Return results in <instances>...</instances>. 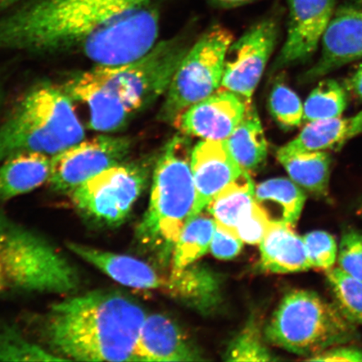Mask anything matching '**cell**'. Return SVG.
Segmentation results:
<instances>
[{
  "label": "cell",
  "mask_w": 362,
  "mask_h": 362,
  "mask_svg": "<svg viewBox=\"0 0 362 362\" xmlns=\"http://www.w3.org/2000/svg\"><path fill=\"white\" fill-rule=\"evenodd\" d=\"M318 62L307 71L302 81L311 83L339 67L362 60V6L350 4L339 8L322 40Z\"/></svg>",
  "instance_id": "obj_14"
},
{
  "label": "cell",
  "mask_w": 362,
  "mask_h": 362,
  "mask_svg": "<svg viewBox=\"0 0 362 362\" xmlns=\"http://www.w3.org/2000/svg\"><path fill=\"white\" fill-rule=\"evenodd\" d=\"M347 103L346 90L337 80L320 81L306 99L303 121L310 123L341 117Z\"/></svg>",
  "instance_id": "obj_27"
},
{
  "label": "cell",
  "mask_w": 362,
  "mask_h": 362,
  "mask_svg": "<svg viewBox=\"0 0 362 362\" xmlns=\"http://www.w3.org/2000/svg\"><path fill=\"white\" fill-rule=\"evenodd\" d=\"M361 210H362V207H361Z\"/></svg>",
  "instance_id": "obj_41"
},
{
  "label": "cell",
  "mask_w": 362,
  "mask_h": 362,
  "mask_svg": "<svg viewBox=\"0 0 362 362\" xmlns=\"http://www.w3.org/2000/svg\"><path fill=\"white\" fill-rule=\"evenodd\" d=\"M216 221L201 214L185 225L173 250V268L183 269L194 264L210 250Z\"/></svg>",
  "instance_id": "obj_26"
},
{
  "label": "cell",
  "mask_w": 362,
  "mask_h": 362,
  "mask_svg": "<svg viewBox=\"0 0 362 362\" xmlns=\"http://www.w3.org/2000/svg\"><path fill=\"white\" fill-rule=\"evenodd\" d=\"M265 337L274 345L309 359L355 341L358 332L336 303L314 291L298 289L280 302L265 329Z\"/></svg>",
  "instance_id": "obj_7"
},
{
  "label": "cell",
  "mask_w": 362,
  "mask_h": 362,
  "mask_svg": "<svg viewBox=\"0 0 362 362\" xmlns=\"http://www.w3.org/2000/svg\"><path fill=\"white\" fill-rule=\"evenodd\" d=\"M277 158L294 183L315 196H327L332 164L327 151H291L281 147Z\"/></svg>",
  "instance_id": "obj_21"
},
{
  "label": "cell",
  "mask_w": 362,
  "mask_h": 362,
  "mask_svg": "<svg viewBox=\"0 0 362 362\" xmlns=\"http://www.w3.org/2000/svg\"><path fill=\"white\" fill-rule=\"evenodd\" d=\"M132 140L125 136L101 134L63 149L52 156L48 183L54 192L69 194L81 184L127 160Z\"/></svg>",
  "instance_id": "obj_10"
},
{
  "label": "cell",
  "mask_w": 362,
  "mask_h": 362,
  "mask_svg": "<svg viewBox=\"0 0 362 362\" xmlns=\"http://www.w3.org/2000/svg\"><path fill=\"white\" fill-rule=\"evenodd\" d=\"M158 0H21L0 13V52L76 55L93 65L137 60L157 44Z\"/></svg>",
  "instance_id": "obj_1"
},
{
  "label": "cell",
  "mask_w": 362,
  "mask_h": 362,
  "mask_svg": "<svg viewBox=\"0 0 362 362\" xmlns=\"http://www.w3.org/2000/svg\"><path fill=\"white\" fill-rule=\"evenodd\" d=\"M66 246L80 259L124 286L166 291L169 274L158 273L146 262L75 242L67 243Z\"/></svg>",
  "instance_id": "obj_16"
},
{
  "label": "cell",
  "mask_w": 362,
  "mask_h": 362,
  "mask_svg": "<svg viewBox=\"0 0 362 362\" xmlns=\"http://www.w3.org/2000/svg\"><path fill=\"white\" fill-rule=\"evenodd\" d=\"M293 226L270 221L260 242L262 269L274 274H291L312 267L304 239Z\"/></svg>",
  "instance_id": "obj_18"
},
{
  "label": "cell",
  "mask_w": 362,
  "mask_h": 362,
  "mask_svg": "<svg viewBox=\"0 0 362 362\" xmlns=\"http://www.w3.org/2000/svg\"><path fill=\"white\" fill-rule=\"evenodd\" d=\"M85 136L74 101L61 85L37 83L18 99L0 123V164L21 153L53 156Z\"/></svg>",
  "instance_id": "obj_4"
},
{
  "label": "cell",
  "mask_w": 362,
  "mask_h": 362,
  "mask_svg": "<svg viewBox=\"0 0 362 362\" xmlns=\"http://www.w3.org/2000/svg\"><path fill=\"white\" fill-rule=\"evenodd\" d=\"M346 83V89L362 100V62L351 72Z\"/></svg>",
  "instance_id": "obj_37"
},
{
  "label": "cell",
  "mask_w": 362,
  "mask_h": 362,
  "mask_svg": "<svg viewBox=\"0 0 362 362\" xmlns=\"http://www.w3.org/2000/svg\"><path fill=\"white\" fill-rule=\"evenodd\" d=\"M225 357L228 361H276L262 339L260 329L255 321L248 323L230 343Z\"/></svg>",
  "instance_id": "obj_30"
},
{
  "label": "cell",
  "mask_w": 362,
  "mask_h": 362,
  "mask_svg": "<svg viewBox=\"0 0 362 362\" xmlns=\"http://www.w3.org/2000/svg\"><path fill=\"white\" fill-rule=\"evenodd\" d=\"M21 1V0H0V13L8 10V8L15 6L16 4Z\"/></svg>",
  "instance_id": "obj_39"
},
{
  "label": "cell",
  "mask_w": 362,
  "mask_h": 362,
  "mask_svg": "<svg viewBox=\"0 0 362 362\" xmlns=\"http://www.w3.org/2000/svg\"><path fill=\"white\" fill-rule=\"evenodd\" d=\"M310 361L362 362V350L356 346L339 345L307 359Z\"/></svg>",
  "instance_id": "obj_36"
},
{
  "label": "cell",
  "mask_w": 362,
  "mask_h": 362,
  "mask_svg": "<svg viewBox=\"0 0 362 362\" xmlns=\"http://www.w3.org/2000/svg\"><path fill=\"white\" fill-rule=\"evenodd\" d=\"M269 102L271 115L284 128L301 125L304 105L298 95L288 86L283 83L274 86Z\"/></svg>",
  "instance_id": "obj_31"
},
{
  "label": "cell",
  "mask_w": 362,
  "mask_h": 362,
  "mask_svg": "<svg viewBox=\"0 0 362 362\" xmlns=\"http://www.w3.org/2000/svg\"><path fill=\"white\" fill-rule=\"evenodd\" d=\"M189 49L180 39L165 40L137 60L74 72L61 87L87 107L90 129L116 133L167 93Z\"/></svg>",
  "instance_id": "obj_2"
},
{
  "label": "cell",
  "mask_w": 362,
  "mask_h": 362,
  "mask_svg": "<svg viewBox=\"0 0 362 362\" xmlns=\"http://www.w3.org/2000/svg\"><path fill=\"white\" fill-rule=\"evenodd\" d=\"M191 139L174 136L165 144L153 170L151 200L137 228V238L148 247L169 255L174 250L196 203Z\"/></svg>",
  "instance_id": "obj_6"
},
{
  "label": "cell",
  "mask_w": 362,
  "mask_h": 362,
  "mask_svg": "<svg viewBox=\"0 0 362 362\" xmlns=\"http://www.w3.org/2000/svg\"><path fill=\"white\" fill-rule=\"evenodd\" d=\"M361 134L362 111L351 117L310 122L283 147L291 151H336Z\"/></svg>",
  "instance_id": "obj_20"
},
{
  "label": "cell",
  "mask_w": 362,
  "mask_h": 362,
  "mask_svg": "<svg viewBox=\"0 0 362 362\" xmlns=\"http://www.w3.org/2000/svg\"><path fill=\"white\" fill-rule=\"evenodd\" d=\"M62 361L47 347L35 343L13 327L0 328V361Z\"/></svg>",
  "instance_id": "obj_29"
},
{
  "label": "cell",
  "mask_w": 362,
  "mask_h": 362,
  "mask_svg": "<svg viewBox=\"0 0 362 362\" xmlns=\"http://www.w3.org/2000/svg\"><path fill=\"white\" fill-rule=\"evenodd\" d=\"M312 267L328 270L333 268L338 257L336 239L325 230H314L303 237Z\"/></svg>",
  "instance_id": "obj_32"
},
{
  "label": "cell",
  "mask_w": 362,
  "mask_h": 362,
  "mask_svg": "<svg viewBox=\"0 0 362 362\" xmlns=\"http://www.w3.org/2000/svg\"><path fill=\"white\" fill-rule=\"evenodd\" d=\"M146 311L119 292L97 291L54 304L40 333L62 361H135Z\"/></svg>",
  "instance_id": "obj_3"
},
{
  "label": "cell",
  "mask_w": 362,
  "mask_h": 362,
  "mask_svg": "<svg viewBox=\"0 0 362 362\" xmlns=\"http://www.w3.org/2000/svg\"><path fill=\"white\" fill-rule=\"evenodd\" d=\"M78 268L60 249L0 212V298L22 293H72Z\"/></svg>",
  "instance_id": "obj_5"
},
{
  "label": "cell",
  "mask_w": 362,
  "mask_h": 362,
  "mask_svg": "<svg viewBox=\"0 0 362 362\" xmlns=\"http://www.w3.org/2000/svg\"><path fill=\"white\" fill-rule=\"evenodd\" d=\"M52 156L40 153H21L0 164V203L35 191L47 183Z\"/></svg>",
  "instance_id": "obj_19"
},
{
  "label": "cell",
  "mask_w": 362,
  "mask_h": 362,
  "mask_svg": "<svg viewBox=\"0 0 362 362\" xmlns=\"http://www.w3.org/2000/svg\"><path fill=\"white\" fill-rule=\"evenodd\" d=\"M270 218L256 201L239 220L236 233L243 243L259 244L264 238Z\"/></svg>",
  "instance_id": "obj_34"
},
{
  "label": "cell",
  "mask_w": 362,
  "mask_h": 362,
  "mask_svg": "<svg viewBox=\"0 0 362 362\" xmlns=\"http://www.w3.org/2000/svg\"><path fill=\"white\" fill-rule=\"evenodd\" d=\"M148 175L147 165L126 160L93 176L68 194L85 218L115 228L129 215L146 187Z\"/></svg>",
  "instance_id": "obj_9"
},
{
  "label": "cell",
  "mask_w": 362,
  "mask_h": 362,
  "mask_svg": "<svg viewBox=\"0 0 362 362\" xmlns=\"http://www.w3.org/2000/svg\"><path fill=\"white\" fill-rule=\"evenodd\" d=\"M6 89H4V86L1 83H0V110H1L4 101H6Z\"/></svg>",
  "instance_id": "obj_40"
},
{
  "label": "cell",
  "mask_w": 362,
  "mask_h": 362,
  "mask_svg": "<svg viewBox=\"0 0 362 362\" xmlns=\"http://www.w3.org/2000/svg\"><path fill=\"white\" fill-rule=\"evenodd\" d=\"M255 201V185L248 172L243 171L238 179L221 189L206 208L217 225L237 235L239 220Z\"/></svg>",
  "instance_id": "obj_24"
},
{
  "label": "cell",
  "mask_w": 362,
  "mask_h": 362,
  "mask_svg": "<svg viewBox=\"0 0 362 362\" xmlns=\"http://www.w3.org/2000/svg\"><path fill=\"white\" fill-rule=\"evenodd\" d=\"M230 153L244 171L259 169L268 156V144L259 113L248 104L241 121L228 139Z\"/></svg>",
  "instance_id": "obj_23"
},
{
  "label": "cell",
  "mask_w": 362,
  "mask_h": 362,
  "mask_svg": "<svg viewBox=\"0 0 362 362\" xmlns=\"http://www.w3.org/2000/svg\"><path fill=\"white\" fill-rule=\"evenodd\" d=\"M201 353L173 321L163 315L146 316L136 346L135 361H194Z\"/></svg>",
  "instance_id": "obj_17"
},
{
  "label": "cell",
  "mask_w": 362,
  "mask_h": 362,
  "mask_svg": "<svg viewBox=\"0 0 362 362\" xmlns=\"http://www.w3.org/2000/svg\"><path fill=\"white\" fill-rule=\"evenodd\" d=\"M278 37L277 21L266 18L253 25L236 42L233 40L226 52L221 88L251 103Z\"/></svg>",
  "instance_id": "obj_11"
},
{
  "label": "cell",
  "mask_w": 362,
  "mask_h": 362,
  "mask_svg": "<svg viewBox=\"0 0 362 362\" xmlns=\"http://www.w3.org/2000/svg\"><path fill=\"white\" fill-rule=\"evenodd\" d=\"M334 303L344 315L356 325H362V281L339 268L325 270Z\"/></svg>",
  "instance_id": "obj_28"
},
{
  "label": "cell",
  "mask_w": 362,
  "mask_h": 362,
  "mask_svg": "<svg viewBox=\"0 0 362 362\" xmlns=\"http://www.w3.org/2000/svg\"><path fill=\"white\" fill-rule=\"evenodd\" d=\"M215 6L221 8H237L256 1V0H208Z\"/></svg>",
  "instance_id": "obj_38"
},
{
  "label": "cell",
  "mask_w": 362,
  "mask_h": 362,
  "mask_svg": "<svg viewBox=\"0 0 362 362\" xmlns=\"http://www.w3.org/2000/svg\"><path fill=\"white\" fill-rule=\"evenodd\" d=\"M305 200L304 192L291 179H270L255 187V201L261 207L275 206L274 221L292 226L300 219Z\"/></svg>",
  "instance_id": "obj_25"
},
{
  "label": "cell",
  "mask_w": 362,
  "mask_h": 362,
  "mask_svg": "<svg viewBox=\"0 0 362 362\" xmlns=\"http://www.w3.org/2000/svg\"><path fill=\"white\" fill-rule=\"evenodd\" d=\"M336 6L337 0H288V33L273 66L274 71L300 64L313 56Z\"/></svg>",
  "instance_id": "obj_12"
},
{
  "label": "cell",
  "mask_w": 362,
  "mask_h": 362,
  "mask_svg": "<svg viewBox=\"0 0 362 362\" xmlns=\"http://www.w3.org/2000/svg\"><path fill=\"white\" fill-rule=\"evenodd\" d=\"M247 105L237 94L220 88L181 113L173 124L187 136L226 140L242 120Z\"/></svg>",
  "instance_id": "obj_13"
},
{
  "label": "cell",
  "mask_w": 362,
  "mask_h": 362,
  "mask_svg": "<svg viewBox=\"0 0 362 362\" xmlns=\"http://www.w3.org/2000/svg\"><path fill=\"white\" fill-rule=\"evenodd\" d=\"M243 245V242L236 234L216 224L210 247L214 256L223 260L234 259L241 252Z\"/></svg>",
  "instance_id": "obj_35"
},
{
  "label": "cell",
  "mask_w": 362,
  "mask_h": 362,
  "mask_svg": "<svg viewBox=\"0 0 362 362\" xmlns=\"http://www.w3.org/2000/svg\"><path fill=\"white\" fill-rule=\"evenodd\" d=\"M339 268L362 281V233L347 230L338 249Z\"/></svg>",
  "instance_id": "obj_33"
},
{
  "label": "cell",
  "mask_w": 362,
  "mask_h": 362,
  "mask_svg": "<svg viewBox=\"0 0 362 362\" xmlns=\"http://www.w3.org/2000/svg\"><path fill=\"white\" fill-rule=\"evenodd\" d=\"M166 293L187 305L205 310L214 307L219 297L216 276L202 267L189 265L183 269H172Z\"/></svg>",
  "instance_id": "obj_22"
},
{
  "label": "cell",
  "mask_w": 362,
  "mask_h": 362,
  "mask_svg": "<svg viewBox=\"0 0 362 362\" xmlns=\"http://www.w3.org/2000/svg\"><path fill=\"white\" fill-rule=\"evenodd\" d=\"M191 168L197 193L191 219L244 171L230 153L226 139H203L198 143L192 149Z\"/></svg>",
  "instance_id": "obj_15"
},
{
  "label": "cell",
  "mask_w": 362,
  "mask_h": 362,
  "mask_svg": "<svg viewBox=\"0 0 362 362\" xmlns=\"http://www.w3.org/2000/svg\"><path fill=\"white\" fill-rule=\"evenodd\" d=\"M233 40L229 30L215 25L188 49L165 93L158 112L160 121L173 124L187 108L221 88L226 52Z\"/></svg>",
  "instance_id": "obj_8"
}]
</instances>
